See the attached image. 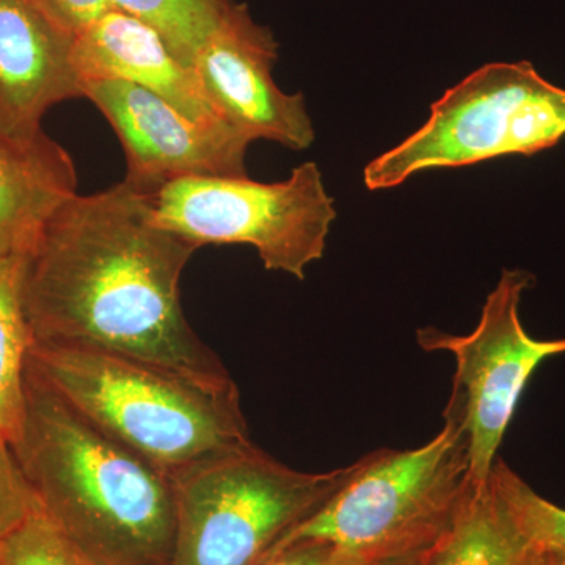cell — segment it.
Instances as JSON below:
<instances>
[{"label":"cell","instance_id":"obj_16","mask_svg":"<svg viewBox=\"0 0 565 565\" xmlns=\"http://www.w3.org/2000/svg\"><path fill=\"white\" fill-rule=\"evenodd\" d=\"M161 33L170 50L191 66L212 32L233 9L234 0H109Z\"/></svg>","mask_w":565,"mask_h":565},{"label":"cell","instance_id":"obj_1","mask_svg":"<svg viewBox=\"0 0 565 565\" xmlns=\"http://www.w3.org/2000/svg\"><path fill=\"white\" fill-rule=\"evenodd\" d=\"M196 248L151 221L148 195L121 181L52 215L22 266L33 341L88 345L206 382L232 381L193 332L180 281Z\"/></svg>","mask_w":565,"mask_h":565},{"label":"cell","instance_id":"obj_4","mask_svg":"<svg viewBox=\"0 0 565 565\" xmlns=\"http://www.w3.org/2000/svg\"><path fill=\"white\" fill-rule=\"evenodd\" d=\"M470 484L467 435L445 416L444 429L426 445L356 460L351 478L267 553L313 541L370 565L422 548L445 530Z\"/></svg>","mask_w":565,"mask_h":565},{"label":"cell","instance_id":"obj_18","mask_svg":"<svg viewBox=\"0 0 565 565\" xmlns=\"http://www.w3.org/2000/svg\"><path fill=\"white\" fill-rule=\"evenodd\" d=\"M0 565H98L66 537L40 505L0 539Z\"/></svg>","mask_w":565,"mask_h":565},{"label":"cell","instance_id":"obj_19","mask_svg":"<svg viewBox=\"0 0 565 565\" xmlns=\"http://www.w3.org/2000/svg\"><path fill=\"white\" fill-rule=\"evenodd\" d=\"M35 497L25 482L9 446L0 444V539L20 525L33 509Z\"/></svg>","mask_w":565,"mask_h":565},{"label":"cell","instance_id":"obj_14","mask_svg":"<svg viewBox=\"0 0 565 565\" xmlns=\"http://www.w3.org/2000/svg\"><path fill=\"white\" fill-rule=\"evenodd\" d=\"M533 545L516 525L492 479L468 486L424 565H520Z\"/></svg>","mask_w":565,"mask_h":565},{"label":"cell","instance_id":"obj_7","mask_svg":"<svg viewBox=\"0 0 565 565\" xmlns=\"http://www.w3.org/2000/svg\"><path fill=\"white\" fill-rule=\"evenodd\" d=\"M151 221L193 247L247 244L267 270L303 280L326 252L337 218L316 162L300 163L288 180L181 178L148 195Z\"/></svg>","mask_w":565,"mask_h":565},{"label":"cell","instance_id":"obj_9","mask_svg":"<svg viewBox=\"0 0 565 565\" xmlns=\"http://www.w3.org/2000/svg\"><path fill=\"white\" fill-rule=\"evenodd\" d=\"M82 96L95 104L120 140L126 184L151 195L181 178L247 177L252 140L228 122L196 121L154 93L121 81H84Z\"/></svg>","mask_w":565,"mask_h":565},{"label":"cell","instance_id":"obj_6","mask_svg":"<svg viewBox=\"0 0 565 565\" xmlns=\"http://www.w3.org/2000/svg\"><path fill=\"white\" fill-rule=\"evenodd\" d=\"M563 137L564 88L527 61L487 63L435 102L418 131L367 163L363 180L370 191H384L424 170L533 156Z\"/></svg>","mask_w":565,"mask_h":565},{"label":"cell","instance_id":"obj_5","mask_svg":"<svg viewBox=\"0 0 565 565\" xmlns=\"http://www.w3.org/2000/svg\"><path fill=\"white\" fill-rule=\"evenodd\" d=\"M355 463L305 473L258 446L174 476L172 565H253L351 478Z\"/></svg>","mask_w":565,"mask_h":565},{"label":"cell","instance_id":"obj_21","mask_svg":"<svg viewBox=\"0 0 565 565\" xmlns=\"http://www.w3.org/2000/svg\"><path fill=\"white\" fill-rule=\"evenodd\" d=\"M39 3L74 36L111 9L109 0H39Z\"/></svg>","mask_w":565,"mask_h":565},{"label":"cell","instance_id":"obj_20","mask_svg":"<svg viewBox=\"0 0 565 565\" xmlns=\"http://www.w3.org/2000/svg\"><path fill=\"white\" fill-rule=\"evenodd\" d=\"M253 565H360L353 563L333 546L321 542L303 541L282 546L263 556Z\"/></svg>","mask_w":565,"mask_h":565},{"label":"cell","instance_id":"obj_15","mask_svg":"<svg viewBox=\"0 0 565 565\" xmlns=\"http://www.w3.org/2000/svg\"><path fill=\"white\" fill-rule=\"evenodd\" d=\"M24 258L0 262V444L13 446L25 418V375L33 343L22 305Z\"/></svg>","mask_w":565,"mask_h":565},{"label":"cell","instance_id":"obj_8","mask_svg":"<svg viewBox=\"0 0 565 565\" xmlns=\"http://www.w3.org/2000/svg\"><path fill=\"white\" fill-rule=\"evenodd\" d=\"M533 285L534 275L526 270H503L473 332L460 337L435 327L416 332L424 351L455 355L457 370L445 416L456 418L467 435L473 486L489 481L531 375L545 360L565 353V338L535 340L520 321L523 292Z\"/></svg>","mask_w":565,"mask_h":565},{"label":"cell","instance_id":"obj_23","mask_svg":"<svg viewBox=\"0 0 565 565\" xmlns=\"http://www.w3.org/2000/svg\"><path fill=\"white\" fill-rule=\"evenodd\" d=\"M520 565H565V557L557 555L552 550L533 545L525 561Z\"/></svg>","mask_w":565,"mask_h":565},{"label":"cell","instance_id":"obj_13","mask_svg":"<svg viewBox=\"0 0 565 565\" xmlns=\"http://www.w3.org/2000/svg\"><path fill=\"white\" fill-rule=\"evenodd\" d=\"M76 193V166L62 145L44 131L31 139L0 132V262L25 258Z\"/></svg>","mask_w":565,"mask_h":565},{"label":"cell","instance_id":"obj_3","mask_svg":"<svg viewBox=\"0 0 565 565\" xmlns=\"http://www.w3.org/2000/svg\"><path fill=\"white\" fill-rule=\"evenodd\" d=\"M29 366L98 426L170 478L250 448L233 379L206 382L88 345L33 341Z\"/></svg>","mask_w":565,"mask_h":565},{"label":"cell","instance_id":"obj_10","mask_svg":"<svg viewBox=\"0 0 565 565\" xmlns=\"http://www.w3.org/2000/svg\"><path fill=\"white\" fill-rule=\"evenodd\" d=\"M277 61L274 33L236 2L196 54L192 70L222 120L252 141L303 151L316 139L313 121L302 93L288 95L275 84Z\"/></svg>","mask_w":565,"mask_h":565},{"label":"cell","instance_id":"obj_12","mask_svg":"<svg viewBox=\"0 0 565 565\" xmlns=\"http://www.w3.org/2000/svg\"><path fill=\"white\" fill-rule=\"evenodd\" d=\"M73 62L84 81H121L154 93L196 121H223L207 102L191 66L150 24L109 9L74 36Z\"/></svg>","mask_w":565,"mask_h":565},{"label":"cell","instance_id":"obj_2","mask_svg":"<svg viewBox=\"0 0 565 565\" xmlns=\"http://www.w3.org/2000/svg\"><path fill=\"white\" fill-rule=\"evenodd\" d=\"M25 401L10 449L41 511L98 565H172L173 479L88 422L29 364Z\"/></svg>","mask_w":565,"mask_h":565},{"label":"cell","instance_id":"obj_11","mask_svg":"<svg viewBox=\"0 0 565 565\" xmlns=\"http://www.w3.org/2000/svg\"><path fill=\"white\" fill-rule=\"evenodd\" d=\"M73 47L39 0H0V132L31 139L47 110L84 98Z\"/></svg>","mask_w":565,"mask_h":565},{"label":"cell","instance_id":"obj_17","mask_svg":"<svg viewBox=\"0 0 565 565\" xmlns=\"http://www.w3.org/2000/svg\"><path fill=\"white\" fill-rule=\"evenodd\" d=\"M490 479L530 544L565 557V509L535 493L503 460H494Z\"/></svg>","mask_w":565,"mask_h":565},{"label":"cell","instance_id":"obj_22","mask_svg":"<svg viewBox=\"0 0 565 565\" xmlns=\"http://www.w3.org/2000/svg\"><path fill=\"white\" fill-rule=\"evenodd\" d=\"M430 544H433V542H430ZM429 545L412 550V552L401 553V555L384 557V559L375 561V563L370 565H424V563H426Z\"/></svg>","mask_w":565,"mask_h":565}]
</instances>
